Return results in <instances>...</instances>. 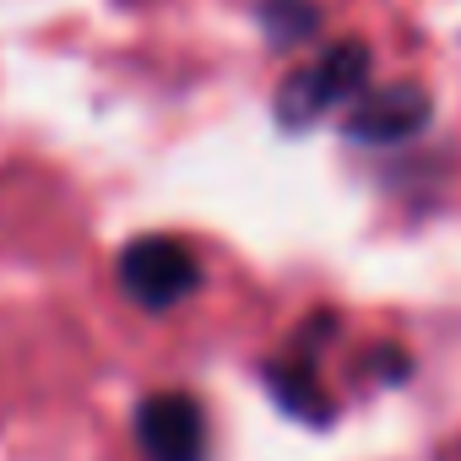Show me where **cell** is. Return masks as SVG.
Returning <instances> with one entry per match:
<instances>
[{
  "label": "cell",
  "mask_w": 461,
  "mask_h": 461,
  "mask_svg": "<svg viewBox=\"0 0 461 461\" xmlns=\"http://www.w3.org/2000/svg\"><path fill=\"white\" fill-rule=\"evenodd\" d=\"M364 82H369V44L342 39L277 87V125L283 131H310L315 120H326V109L353 104L364 93Z\"/></svg>",
  "instance_id": "6da1fadb"
},
{
  "label": "cell",
  "mask_w": 461,
  "mask_h": 461,
  "mask_svg": "<svg viewBox=\"0 0 461 461\" xmlns=\"http://www.w3.org/2000/svg\"><path fill=\"white\" fill-rule=\"evenodd\" d=\"M195 283H201L195 256L168 234H147V240H131L120 250V288L141 310H174L179 299L195 294Z\"/></svg>",
  "instance_id": "7a4b0ae2"
},
{
  "label": "cell",
  "mask_w": 461,
  "mask_h": 461,
  "mask_svg": "<svg viewBox=\"0 0 461 461\" xmlns=\"http://www.w3.org/2000/svg\"><path fill=\"white\" fill-rule=\"evenodd\" d=\"M136 445L147 461H206V418L185 391H152L136 407Z\"/></svg>",
  "instance_id": "3957f363"
},
{
  "label": "cell",
  "mask_w": 461,
  "mask_h": 461,
  "mask_svg": "<svg viewBox=\"0 0 461 461\" xmlns=\"http://www.w3.org/2000/svg\"><path fill=\"white\" fill-rule=\"evenodd\" d=\"M429 125V93L412 82L358 93V109L348 114V141L358 147H402Z\"/></svg>",
  "instance_id": "277c9868"
},
{
  "label": "cell",
  "mask_w": 461,
  "mask_h": 461,
  "mask_svg": "<svg viewBox=\"0 0 461 461\" xmlns=\"http://www.w3.org/2000/svg\"><path fill=\"white\" fill-rule=\"evenodd\" d=\"M267 385H272V396H277L294 418H304V423H326V418H331V407L315 396L321 385H315V369H310V348H304L299 364H272V369H267Z\"/></svg>",
  "instance_id": "5b68a950"
},
{
  "label": "cell",
  "mask_w": 461,
  "mask_h": 461,
  "mask_svg": "<svg viewBox=\"0 0 461 461\" xmlns=\"http://www.w3.org/2000/svg\"><path fill=\"white\" fill-rule=\"evenodd\" d=\"M267 28L272 39H304L315 28V6H304V0H267Z\"/></svg>",
  "instance_id": "8992f818"
}]
</instances>
